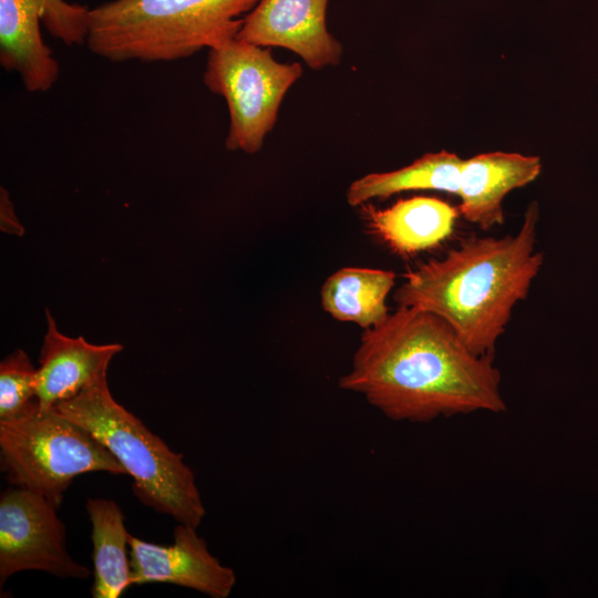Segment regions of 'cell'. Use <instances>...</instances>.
<instances>
[{
	"label": "cell",
	"mask_w": 598,
	"mask_h": 598,
	"mask_svg": "<svg viewBox=\"0 0 598 598\" xmlns=\"http://www.w3.org/2000/svg\"><path fill=\"white\" fill-rule=\"evenodd\" d=\"M301 74L300 63H280L270 48L237 38L209 49L203 80L227 103L226 148L257 153L275 126L286 93Z\"/></svg>",
	"instance_id": "6"
},
{
	"label": "cell",
	"mask_w": 598,
	"mask_h": 598,
	"mask_svg": "<svg viewBox=\"0 0 598 598\" xmlns=\"http://www.w3.org/2000/svg\"><path fill=\"white\" fill-rule=\"evenodd\" d=\"M2 470L18 487L60 507L72 481L90 472L126 474L116 457L92 433L54 409L0 422Z\"/></svg>",
	"instance_id": "5"
},
{
	"label": "cell",
	"mask_w": 598,
	"mask_h": 598,
	"mask_svg": "<svg viewBox=\"0 0 598 598\" xmlns=\"http://www.w3.org/2000/svg\"><path fill=\"white\" fill-rule=\"evenodd\" d=\"M540 169L539 157L517 153H485L464 161L457 192L460 214L482 229L503 224L504 197L533 182Z\"/></svg>",
	"instance_id": "12"
},
{
	"label": "cell",
	"mask_w": 598,
	"mask_h": 598,
	"mask_svg": "<svg viewBox=\"0 0 598 598\" xmlns=\"http://www.w3.org/2000/svg\"><path fill=\"white\" fill-rule=\"evenodd\" d=\"M360 207L370 230L401 256L439 246L453 233L457 217L448 203L425 196L400 199L384 209L369 203Z\"/></svg>",
	"instance_id": "13"
},
{
	"label": "cell",
	"mask_w": 598,
	"mask_h": 598,
	"mask_svg": "<svg viewBox=\"0 0 598 598\" xmlns=\"http://www.w3.org/2000/svg\"><path fill=\"white\" fill-rule=\"evenodd\" d=\"M329 0H259L245 17L237 39L279 47L299 55L312 70L338 65L342 45L328 31Z\"/></svg>",
	"instance_id": "10"
},
{
	"label": "cell",
	"mask_w": 598,
	"mask_h": 598,
	"mask_svg": "<svg viewBox=\"0 0 598 598\" xmlns=\"http://www.w3.org/2000/svg\"><path fill=\"white\" fill-rule=\"evenodd\" d=\"M0 226L2 231L18 236L23 234V226L16 215L13 204L7 189L3 187H1L0 192Z\"/></svg>",
	"instance_id": "18"
},
{
	"label": "cell",
	"mask_w": 598,
	"mask_h": 598,
	"mask_svg": "<svg viewBox=\"0 0 598 598\" xmlns=\"http://www.w3.org/2000/svg\"><path fill=\"white\" fill-rule=\"evenodd\" d=\"M60 414L92 433L133 478V492L146 506L198 527L205 507L193 471L142 421L112 396L106 375L56 404Z\"/></svg>",
	"instance_id": "4"
},
{
	"label": "cell",
	"mask_w": 598,
	"mask_h": 598,
	"mask_svg": "<svg viewBox=\"0 0 598 598\" xmlns=\"http://www.w3.org/2000/svg\"><path fill=\"white\" fill-rule=\"evenodd\" d=\"M339 386L399 422L506 410L494 357L475 354L443 319L411 307L364 329Z\"/></svg>",
	"instance_id": "1"
},
{
	"label": "cell",
	"mask_w": 598,
	"mask_h": 598,
	"mask_svg": "<svg viewBox=\"0 0 598 598\" xmlns=\"http://www.w3.org/2000/svg\"><path fill=\"white\" fill-rule=\"evenodd\" d=\"M47 332L39 357L35 390L39 406L50 410L66 401L102 375L122 351L120 343L94 344L83 337L71 338L56 327L45 310Z\"/></svg>",
	"instance_id": "11"
},
{
	"label": "cell",
	"mask_w": 598,
	"mask_h": 598,
	"mask_svg": "<svg viewBox=\"0 0 598 598\" xmlns=\"http://www.w3.org/2000/svg\"><path fill=\"white\" fill-rule=\"evenodd\" d=\"M90 8L65 0H0V64L29 92H45L60 74L45 30L68 45L86 44Z\"/></svg>",
	"instance_id": "7"
},
{
	"label": "cell",
	"mask_w": 598,
	"mask_h": 598,
	"mask_svg": "<svg viewBox=\"0 0 598 598\" xmlns=\"http://www.w3.org/2000/svg\"><path fill=\"white\" fill-rule=\"evenodd\" d=\"M259 0H111L90 9L89 50L109 61L168 62L235 39Z\"/></svg>",
	"instance_id": "3"
},
{
	"label": "cell",
	"mask_w": 598,
	"mask_h": 598,
	"mask_svg": "<svg viewBox=\"0 0 598 598\" xmlns=\"http://www.w3.org/2000/svg\"><path fill=\"white\" fill-rule=\"evenodd\" d=\"M92 525L93 598H118L132 586L128 536L121 507L112 499L89 498Z\"/></svg>",
	"instance_id": "15"
},
{
	"label": "cell",
	"mask_w": 598,
	"mask_h": 598,
	"mask_svg": "<svg viewBox=\"0 0 598 598\" xmlns=\"http://www.w3.org/2000/svg\"><path fill=\"white\" fill-rule=\"evenodd\" d=\"M196 527L178 523L168 546L152 544L130 534L128 551L133 585L166 582L186 587L212 598H227L235 571L209 551Z\"/></svg>",
	"instance_id": "9"
},
{
	"label": "cell",
	"mask_w": 598,
	"mask_h": 598,
	"mask_svg": "<svg viewBox=\"0 0 598 598\" xmlns=\"http://www.w3.org/2000/svg\"><path fill=\"white\" fill-rule=\"evenodd\" d=\"M37 368L22 349L0 363V422H9L37 411Z\"/></svg>",
	"instance_id": "17"
},
{
	"label": "cell",
	"mask_w": 598,
	"mask_h": 598,
	"mask_svg": "<svg viewBox=\"0 0 598 598\" xmlns=\"http://www.w3.org/2000/svg\"><path fill=\"white\" fill-rule=\"evenodd\" d=\"M539 210L532 203L515 235L470 238L441 259L408 272L395 290L398 307L443 319L475 354L494 357L514 307L543 266L536 249Z\"/></svg>",
	"instance_id": "2"
},
{
	"label": "cell",
	"mask_w": 598,
	"mask_h": 598,
	"mask_svg": "<svg viewBox=\"0 0 598 598\" xmlns=\"http://www.w3.org/2000/svg\"><path fill=\"white\" fill-rule=\"evenodd\" d=\"M463 162L454 153H427L400 169L370 173L355 179L347 189V202L351 206H361L374 198L419 189L457 195Z\"/></svg>",
	"instance_id": "16"
},
{
	"label": "cell",
	"mask_w": 598,
	"mask_h": 598,
	"mask_svg": "<svg viewBox=\"0 0 598 598\" xmlns=\"http://www.w3.org/2000/svg\"><path fill=\"white\" fill-rule=\"evenodd\" d=\"M44 496L11 487L0 496V587L23 570H40L61 578L84 579L90 569L68 551L66 529Z\"/></svg>",
	"instance_id": "8"
},
{
	"label": "cell",
	"mask_w": 598,
	"mask_h": 598,
	"mask_svg": "<svg viewBox=\"0 0 598 598\" xmlns=\"http://www.w3.org/2000/svg\"><path fill=\"white\" fill-rule=\"evenodd\" d=\"M394 283L391 270L344 267L322 283L321 306L332 318L368 329L389 315L385 301Z\"/></svg>",
	"instance_id": "14"
}]
</instances>
